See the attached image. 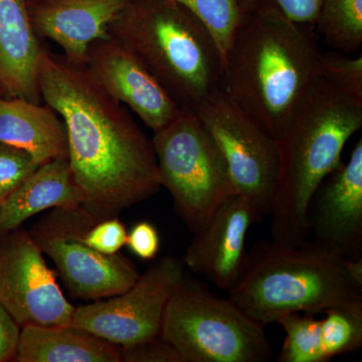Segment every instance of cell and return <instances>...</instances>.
<instances>
[{"label": "cell", "mask_w": 362, "mask_h": 362, "mask_svg": "<svg viewBox=\"0 0 362 362\" xmlns=\"http://www.w3.org/2000/svg\"><path fill=\"white\" fill-rule=\"evenodd\" d=\"M40 90L42 102L65 124L68 160L84 197L82 206L97 223L115 218L160 189L151 140L85 66L47 49Z\"/></svg>", "instance_id": "cell-1"}, {"label": "cell", "mask_w": 362, "mask_h": 362, "mask_svg": "<svg viewBox=\"0 0 362 362\" xmlns=\"http://www.w3.org/2000/svg\"><path fill=\"white\" fill-rule=\"evenodd\" d=\"M321 52L303 25L270 2L240 13L223 57L221 88L276 140L314 81Z\"/></svg>", "instance_id": "cell-2"}, {"label": "cell", "mask_w": 362, "mask_h": 362, "mask_svg": "<svg viewBox=\"0 0 362 362\" xmlns=\"http://www.w3.org/2000/svg\"><path fill=\"white\" fill-rule=\"evenodd\" d=\"M362 126V100L317 78L278 138L280 168L270 216L272 240L308 242L307 211L324 180L342 165L345 144Z\"/></svg>", "instance_id": "cell-3"}, {"label": "cell", "mask_w": 362, "mask_h": 362, "mask_svg": "<svg viewBox=\"0 0 362 362\" xmlns=\"http://www.w3.org/2000/svg\"><path fill=\"white\" fill-rule=\"evenodd\" d=\"M109 33L134 52L181 108L194 110L221 86L216 40L176 0H128Z\"/></svg>", "instance_id": "cell-4"}, {"label": "cell", "mask_w": 362, "mask_h": 362, "mask_svg": "<svg viewBox=\"0 0 362 362\" xmlns=\"http://www.w3.org/2000/svg\"><path fill=\"white\" fill-rule=\"evenodd\" d=\"M347 259L307 242L298 247L257 243L247 252L242 277L228 298L266 327L289 313H323L331 307L362 303V285Z\"/></svg>", "instance_id": "cell-5"}, {"label": "cell", "mask_w": 362, "mask_h": 362, "mask_svg": "<svg viewBox=\"0 0 362 362\" xmlns=\"http://www.w3.org/2000/svg\"><path fill=\"white\" fill-rule=\"evenodd\" d=\"M160 337L182 362H267L273 357L265 327L230 298L187 275L166 305Z\"/></svg>", "instance_id": "cell-6"}, {"label": "cell", "mask_w": 362, "mask_h": 362, "mask_svg": "<svg viewBox=\"0 0 362 362\" xmlns=\"http://www.w3.org/2000/svg\"><path fill=\"white\" fill-rule=\"evenodd\" d=\"M161 187L192 233L209 223L218 206L235 194L225 158L214 138L190 109L154 133Z\"/></svg>", "instance_id": "cell-7"}, {"label": "cell", "mask_w": 362, "mask_h": 362, "mask_svg": "<svg viewBox=\"0 0 362 362\" xmlns=\"http://www.w3.org/2000/svg\"><path fill=\"white\" fill-rule=\"evenodd\" d=\"M97 221L83 207H56L30 233L54 261L73 296L98 300L115 296L135 284L140 274L122 255H106L85 244L83 235Z\"/></svg>", "instance_id": "cell-8"}, {"label": "cell", "mask_w": 362, "mask_h": 362, "mask_svg": "<svg viewBox=\"0 0 362 362\" xmlns=\"http://www.w3.org/2000/svg\"><path fill=\"white\" fill-rule=\"evenodd\" d=\"M192 111L221 150L235 194L270 216L280 168L277 140L240 111L221 86Z\"/></svg>", "instance_id": "cell-9"}, {"label": "cell", "mask_w": 362, "mask_h": 362, "mask_svg": "<svg viewBox=\"0 0 362 362\" xmlns=\"http://www.w3.org/2000/svg\"><path fill=\"white\" fill-rule=\"evenodd\" d=\"M185 268L175 257L154 262L125 292L76 307L71 325L123 349L153 339L160 335L164 310Z\"/></svg>", "instance_id": "cell-10"}, {"label": "cell", "mask_w": 362, "mask_h": 362, "mask_svg": "<svg viewBox=\"0 0 362 362\" xmlns=\"http://www.w3.org/2000/svg\"><path fill=\"white\" fill-rule=\"evenodd\" d=\"M0 304L21 327L71 325L74 307L30 233H0Z\"/></svg>", "instance_id": "cell-11"}, {"label": "cell", "mask_w": 362, "mask_h": 362, "mask_svg": "<svg viewBox=\"0 0 362 362\" xmlns=\"http://www.w3.org/2000/svg\"><path fill=\"white\" fill-rule=\"evenodd\" d=\"M84 66L107 94L129 107L153 133L182 111L134 52L111 35L90 45Z\"/></svg>", "instance_id": "cell-12"}, {"label": "cell", "mask_w": 362, "mask_h": 362, "mask_svg": "<svg viewBox=\"0 0 362 362\" xmlns=\"http://www.w3.org/2000/svg\"><path fill=\"white\" fill-rule=\"evenodd\" d=\"M314 246L345 259L362 258V140L346 164L324 180L307 211Z\"/></svg>", "instance_id": "cell-13"}, {"label": "cell", "mask_w": 362, "mask_h": 362, "mask_svg": "<svg viewBox=\"0 0 362 362\" xmlns=\"http://www.w3.org/2000/svg\"><path fill=\"white\" fill-rule=\"evenodd\" d=\"M263 218L242 195L228 197L199 232L182 261L197 275L228 292L239 282L246 267L250 228Z\"/></svg>", "instance_id": "cell-14"}, {"label": "cell", "mask_w": 362, "mask_h": 362, "mask_svg": "<svg viewBox=\"0 0 362 362\" xmlns=\"http://www.w3.org/2000/svg\"><path fill=\"white\" fill-rule=\"evenodd\" d=\"M128 0H28L33 28L51 40L63 56L84 66L93 42L109 37V28Z\"/></svg>", "instance_id": "cell-15"}, {"label": "cell", "mask_w": 362, "mask_h": 362, "mask_svg": "<svg viewBox=\"0 0 362 362\" xmlns=\"http://www.w3.org/2000/svg\"><path fill=\"white\" fill-rule=\"evenodd\" d=\"M40 39L28 0H0V89L4 97L42 103L40 73L47 49Z\"/></svg>", "instance_id": "cell-16"}, {"label": "cell", "mask_w": 362, "mask_h": 362, "mask_svg": "<svg viewBox=\"0 0 362 362\" xmlns=\"http://www.w3.org/2000/svg\"><path fill=\"white\" fill-rule=\"evenodd\" d=\"M0 142L28 151L40 164L68 158L64 121L47 104L0 96Z\"/></svg>", "instance_id": "cell-17"}, {"label": "cell", "mask_w": 362, "mask_h": 362, "mask_svg": "<svg viewBox=\"0 0 362 362\" xmlns=\"http://www.w3.org/2000/svg\"><path fill=\"white\" fill-rule=\"evenodd\" d=\"M83 204L84 197L68 158L45 162L0 204V233L20 228L23 221L47 209Z\"/></svg>", "instance_id": "cell-18"}, {"label": "cell", "mask_w": 362, "mask_h": 362, "mask_svg": "<svg viewBox=\"0 0 362 362\" xmlns=\"http://www.w3.org/2000/svg\"><path fill=\"white\" fill-rule=\"evenodd\" d=\"M18 362H121L122 347L73 325L21 327Z\"/></svg>", "instance_id": "cell-19"}, {"label": "cell", "mask_w": 362, "mask_h": 362, "mask_svg": "<svg viewBox=\"0 0 362 362\" xmlns=\"http://www.w3.org/2000/svg\"><path fill=\"white\" fill-rule=\"evenodd\" d=\"M324 42L352 54L362 45V0H323L315 23Z\"/></svg>", "instance_id": "cell-20"}, {"label": "cell", "mask_w": 362, "mask_h": 362, "mask_svg": "<svg viewBox=\"0 0 362 362\" xmlns=\"http://www.w3.org/2000/svg\"><path fill=\"white\" fill-rule=\"evenodd\" d=\"M285 332L279 362H327L321 341V320L308 313H289L277 321Z\"/></svg>", "instance_id": "cell-21"}, {"label": "cell", "mask_w": 362, "mask_h": 362, "mask_svg": "<svg viewBox=\"0 0 362 362\" xmlns=\"http://www.w3.org/2000/svg\"><path fill=\"white\" fill-rule=\"evenodd\" d=\"M321 341L328 361L362 346V303L339 305L323 312Z\"/></svg>", "instance_id": "cell-22"}, {"label": "cell", "mask_w": 362, "mask_h": 362, "mask_svg": "<svg viewBox=\"0 0 362 362\" xmlns=\"http://www.w3.org/2000/svg\"><path fill=\"white\" fill-rule=\"evenodd\" d=\"M176 1L189 9L207 26L220 49L223 64V57L240 18L238 0H176Z\"/></svg>", "instance_id": "cell-23"}, {"label": "cell", "mask_w": 362, "mask_h": 362, "mask_svg": "<svg viewBox=\"0 0 362 362\" xmlns=\"http://www.w3.org/2000/svg\"><path fill=\"white\" fill-rule=\"evenodd\" d=\"M317 75L345 94L362 100L361 56L351 58L337 51L321 52Z\"/></svg>", "instance_id": "cell-24"}, {"label": "cell", "mask_w": 362, "mask_h": 362, "mask_svg": "<svg viewBox=\"0 0 362 362\" xmlns=\"http://www.w3.org/2000/svg\"><path fill=\"white\" fill-rule=\"evenodd\" d=\"M40 165L25 150L0 142V204Z\"/></svg>", "instance_id": "cell-25"}, {"label": "cell", "mask_w": 362, "mask_h": 362, "mask_svg": "<svg viewBox=\"0 0 362 362\" xmlns=\"http://www.w3.org/2000/svg\"><path fill=\"white\" fill-rule=\"evenodd\" d=\"M87 246L102 254H117L126 245L127 230L118 218H107L90 226L83 235Z\"/></svg>", "instance_id": "cell-26"}, {"label": "cell", "mask_w": 362, "mask_h": 362, "mask_svg": "<svg viewBox=\"0 0 362 362\" xmlns=\"http://www.w3.org/2000/svg\"><path fill=\"white\" fill-rule=\"evenodd\" d=\"M270 2L300 25H315L323 0H238L240 13L259 4Z\"/></svg>", "instance_id": "cell-27"}, {"label": "cell", "mask_w": 362, "mask_h": 362, "mask_svg": "<svg viewBox=\"0 0 362 362\" xmlns=\"http://www.w3.org/2000/svg\"><path fill=\"white\" fill-rule=\"evenodd\" d=\"M122 361L182 362L175 347L158 337L133 346L122 347Z\"/></svg>", "instance_id": "cell-28"}, {"label": "cell", "mask_w": 362, "mask_h": 362, "mask_svg": "<svg viewBox=\"0 0 362 362\" xmlns=\"http://www.w3.org/2000/svg\"><path fill=\"white\" fill-rule=\"evenodd\" d=\"M126 246L135 256L144 261L156 259L160 247L158 230L149 221H139L127 233Z\"/></svg>", "instance_id": "cell-29"}, {"label": "cell", "mask_w": 362, "mask_h": 362, "mask_svg": "<svg viewBox=\"0 0 362 362\" xmlns=\"http://www.w3.org/2000/svg\"><path fill=\"white\" fill-rule=\"evenodd\" d=\"M21 327L0 304V362L13 361L18 351Z\"/></svg>", "instance_id": "cell-30"}, {"label": "cell", "mask_w": 362, "mask_h": 362, "mask_svg": "<svg viewBox=\"0 0 362 362\" xmlns=\"http://www.w3.org/2000/svg\"><path fill=\"white\" fill-rule=\"evenodd\" d=\"M0 96H4V93H2L1 89H0Z\"/></svg>", "instance_id": "cell-31"}]
</instances>
